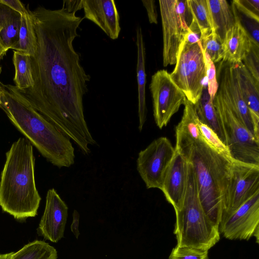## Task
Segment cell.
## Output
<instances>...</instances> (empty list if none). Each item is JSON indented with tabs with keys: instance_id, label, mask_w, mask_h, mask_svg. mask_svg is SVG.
<instances>
[{
	"instance_id": "cell-6",
	"label": "cell",
	"mask_w": 259,
	"mask_h": 259,
	"mask_svg": "<svg viewBox=\"0 0 259 259\" xmlns=\"http://www.w3.org/2000/svg\"><path fill=\"white\" fill-rule=\"evenodd\" d=\"M231 157L259 165V142L247 130L219 90L212 101Z\"/></svg>"
},
{
	"instance_id": "cell-16",
	"label": "cell",
	"mask_w": 259,
	"mask_h": 259,
	"mask_svg": "<svg viewBox=\"0 0 259 259\" xmlns=\"http://www.w3.org/2000/svg\"><path fill=\"white\" fill-rule=\"evenodd\" d=\"M231 6L235 15V22L227 31L224 38V56L222 61L237 63L242 61L250 51L252 45L256 42L242 25L234 5L232 4Z\"/></svg>"
},
{
	"instance_id": "cell-21",
	"label": "cell",
	"mask_w": 259,
	"mask_h": 259,
	"mask_svg": "<svg viewBox=\"0 0 259 259\" xmlns=\"http://www.w3.org/2000/svg\"><path fill=\"white\" fill-rule=\"evenodd\" d=\"M21 21L19 13L0 3V41L7 50L18 40Z\"/></svg>"
},
{
	"instance_id": "cell-32",
	"label": "cell",
	"mask_w": 259,
	"mask_h": 259,
	"mask_svg": "<svg viewBox=\"0 0 259 259\" xmlns=\"http://www.w3.org/2000/svg\"><path fill=\"white\" fill-rule=\"evenodd\" d=\"M242 62L256 81L259 83V44L254 43L252 45L250 51Z\"/></svg>"
},
{
	"instance_id": "cell-10",
	"label": "cell",
	"mask_w": 259,
	"mask_h": 259,
	"mask_svg": "<svg viewBox=\"0 0 259 259\" xmlns=\"http://www.w3.org/2000/svg\"><path fill=\"white\" fill-rule=\"evenodd\" d=\"M259 192V165L232 159L222 219Z\"/></svg>"
},
{
	"instance_id": "cell-36",
	"label": "cell",
	"mask_w": 259,
	"mask_h": 259,
	"mask_svg": "<svg viewBox=\"0 0 259 259\" xmlns=\"http://www.w3.org/2000/svg\"><path fill=\"white\" fill-rule=\"evenodd\" d=\"M63 5L70 10L77 12L82 9V0L64 1Z\"/></svg>"
},
{
	"instance_id": "cell-2",
	"label": "cell",
	"mask_w": 259,
	"mask_h": 259,
	"mask_svg": "<svg viewBox=\"0 0 259 259\" xmlns=\"http://www.w3.org/2000/svg\"><path fill=\"white\" fill-rule=\"evenodd\" d=\"M0 108L46 159L59 168L75 161L70 139L33 108L15 86L0 82Z\"/></svg>"
},
{
	"instance_id": "cell-5",
	"label": "cell",
	"mask_w": 259,
	"mask_h": 259,
	"mask_svg": "<svg viewBox=\"0 0 259 259\" xmlns=\"http://www.w3.org/2000/svg\"><path fill=\"white\" fill-rule=\"evenodd\" d=\"M175 212L174 233L177 246L208 250L220 240L219 227L210 221L202 208L194 170L188 162L184 198L181 207Z\"/></svg>"
},
{
	"instance_id": "cell-19",
	"label": "cell",
	"mask_w": 259,
	"mask_h": 259,
	"mask_svg": "<svg viewBox=\"0 0 259 259\" xmlns=\"http://www.w3.org/2000/svg\"><path fill=\"white\" fill-rule=\"evenodd\" d=\"M136 45L137 47V79L138 92L139 130L141 132L146 120L147 110L145 96L146 50L142 30L139 25L136 29Z\"/></svg>"
},
{
	"instance_id": "cell-7",
	"label": "cell",
	"mask_w": 259,
	"mask_h": 259,
	"mask_svg": "<svg viewBox=\"0 0 259 259\" xmlns=\"http://www.w3.org/2000/svg\"><path fill=\"white\" fill-rule=\"evenodd\" d=\"M169 74L187 100L195 104L201 96L206 78V68L200 41L189 45L183 41L176 66Z\"/></svg>"
},
{
	"instance_id": "cell-26",
	"label": "cell",
	"mask_w": 259,
	"mask_h": 259,
	"mask_svg": "<svg viewBox=\"0 0 259 259\" xmlns=\"http://www.w3.org/2000/svg\"><path fill=\"white\" fill-rule=\"evenodd\" d=\"M192 20L198 25L200 32V40L213 32L206 0H187Z\"/></svg>"
},
{
	"instance_id": "cell-30",
	"label": "cell",
	"mask_w": 259,
	"mask_h": 259,
	"mask_svg": "<svg viewBox=\"0 0 259 259\" xmlns=\"http://www.w3.org/2000/svg\"><path fill=\"white\" fill-rule=\"evenodd\" d=\"M232 4L239 14L259 22L258 0H235Z\"/></svg>"
},
{
	"instance_id": "cell-13",
	"label": "cell",
	"mask_w": 259,
	"mask_h": 259,
	"mask_svg": "<svg viewBox=\"0 0 259 259\" xmlns=\"http://www.w3.org/2000/svg\"><path fill=\"white\" fill-rule=\"evenodd\" d=\"M68 208L54 189H49L46 198V205L38 230L42 236L57 243L64 236Z\"/></svg>"
},
{
	"instance_id": "cell-8",
	"label": "cell",
	"mask_w": 259,
	"mask_h": 259,
	"mask_svg": "<svg viewBox=\"0 0 259 259\" xmlns=\"http://www.w3.org/2000/svg\"><path fill=\"white\" fill-rule=\"evenodd\" d=\"M163 32V65L176 63L180 47L192 20L187 0L159 1Z\"/></svg>"
},
{
	"instance_id": "cell-4",
	"label": "cell",
	"mask_w": 259,
	"mask_h": 259,
	"mask_svg": "<svg viewBox=\"0 0 259 259\" xmlns=\"http://www.w3.org/2000/svg\"><path fill=\"white\" fill-rule=\"evenodd\" d=\"M232 159L213 150L201 136L193 146L187 160L194 170L202 208L219 227Z\"/></svg>"
},
{
	"instance_id": "cell-25",
	"label": "cell",
	"mask_w": 259,
	"mask_h": 259,
	"mask_svg": "<svg viewBox=\"0 0 259 259\" xmlns=\"http://www.w3.org/2000/svg\"><path fill=\"white\" fill-rule=\"evenodd\" d=\"M55 248L44 241L36 240L14 252L11 259H57Z\"/></svg>"
},
{
	"instance_id": "cell-35",
	"label": "cell",
	"mask_w": 259,
	"mask_h": 259,
	"mask_svg": "<svg viewBox=\"0 0 259 259\" xmlns=\"http://www.w3.org/2000/svg\"><path fill=\"white\" fill-rule=\"evenodd\" d=\"M73 221L71 225V230L76 238H78L80 233L79 231V214L76 210L73 212Z\"/></svg>"
},
{
	"instance_id": "cell-3",
	"label": "cell",
	"mask_w": 259,
	"mask_h": 259,
	"mask_svg": "<svg viewBox=\"0 0 259 259\" xmlns=\"http://www.w3.org/2000/svg\"><path fill=\"white\" fill-rule=\"evenodd\" d=\"M6 156L0 178V206L17 220L34 217L41 197L35 181L32 145L27 138H20Z\"/></svg>"
},
{
	"instance_id": "cell-14",
	"label": "cell",
	"mask_w": 259,
	"mask_h": 259,
	"mask_svg": "<svg viewBox=\"0 0 259 259\" xmlns=\"http://www.w3.org/2000/svg\"><path fill=\"white\" fill-rule=\"evenodd\" d=\"M83 19L99 27L110 38L117 39L121 28L119 15L113 0H82Z\"/></svg>"
},
{
	"instance_id": "cell-24",
	"label": "cell",
	"mask_w": 259,
	"mask_h": 259,
	"mask_svg": "<svg viewBox=\"0 0 259 259\" xmlns=\"http://www.w3.org/2000/svg\"><path fill=\"white\" fill-rule=\"evenodd\" d=\"M13 62L15 70L14 81L16 88L24 91L32 88L34 81L30 56L14 51Z\"/></svg>"
},
{
	"instance_id": "cell-17",
	"label": "cell",
	"mask_w": 259,
	"mask_h": 259,
	"mask_svg": "<svg viewBox=\"0 0 259 259\" xmlns=\"http://www.w3.org/2000/svg\"><path fill=\"white\" fill-rule=\"evenodd\" d=\"M184 105L183 116L176 128L175 149L187 161L193 146L201 136L195 104L186 99Z\"/></svg>"
},
{
	"instance_id": "cell-33",
	"label": "cell",
	"mask_w": 259,
	"mask_h": 259,
	"mask_svg": "<svg viewBox=\"0 0 259 259\" xmlns=\"http://www.w3.org/2000/svg\"><path fill=\"white\" fill-rule=\"evenodd\" d=\"M142 2L147 11L149 22L157 24V13L155 1L142 0Z\"/></svg>"
},
{
	"instance_id": "cell-39",
	"label": "cell",
	"mask_w": 259,
	"mask_h": 259,
	"mask_svg": "<svg viewBox=\"0 0 259 259\" xmlns=\"http://www.w3.org/2000/svg\"><path fill=\"white\" fill-rule=\"evenodd\" d=\"M0 103H1V96H0Z\"/></svg>"
},
{
	"instance_id": "cell-29",
	"label": "cell",
	"mask_w": 259,
	"mask_h": 259,
	"mask_svg": "<svg viewBox=\"0 0 259 259\" xmlns=\"http://www.w3.org/2000/svg\"><path fill=\"white\" fill-rule=\"evenodd\" d=\"M168 259H209L208 250L176 245L172 249Z\"/></svg>"
},
{
	"instance_id": "cell-15",
	"label": "cell",
	"mask_w": 259,
	"mask_h": 259,
	"mask_svg": "<svg viewBox=\"0 0 259 259\" xmlns=\"http://www.w3.org/2000/svg\"><path fill=\"white\" fill-rule=\"evenodd\" d=\"M188 179V162L176 151L164 177L161 190L175 210L183 203Z\"/></svg>"
},
{
	"instance_id": "cell-12",
	"label": "cell",
	"mask_w": 259,
	"mask_h": 259,
	"mask_svg": "<svg viewBox=\"0 0 259 259\" xmlns=\"http://www.w3.org/2000/svg\"><path fill=\"white\" fill-rule=\"evenodd\" d=\"M220 233L230 240H248L252 236L259 243V192L234 211L223 217Z\"/></svg>"
},
{
	"instance_id": "cell-22",
	"label": "cell",
	"mask_w": 259,
	"mask_h": 259,
	"mask_svg": "<svg viewBox=\"0 0 259 259\" xmlns=\"http://www.w3.org/2000/svg\"><path fill=\"white\" fill-rule=\"evenodd\" d=\"M195 106L199 120L211 128L226 145L225 137L208 93L206 83H204L201 96Z\"/></svg>"
},
{
	"instance_id": "cell-34",
	"label": "cell",
	"mask_w": 259,
	"mask_h": 259,
	"mask_svg": "<svg viewBox=\"0 0 259 259\" xmlns=\"http://www.w3.org/2000/svg\"><path fill=\"white\" fill-rule=\"evenodd\" d=\"M0 3L7 5L19 13L21 16H26L29 14V10H27L20 1L0 0Z\"/></svg>"
},
{
	"instance_id": "cell-37",
	"label": "cell",
	"mask_w": 259,
	"mask_h": 259,
	"mask_svg": "<svg viewBox=\"0 0 259 259\" xmlns=\"http://www.w3.org/2000/svg\"><path fill=\"white\" fill-rule=\"evenodd\" d=\"M8 50L5 48V47L2 45L0 41V61L3 56L6 53ZM1 70V68H0ZM1 72V70H0Z\"/></svg>"
},
{
	"instance_id": "cell-27",
	"label": "cell",
	"mask_w": 259,
	"mask_h": 259,
	"mask_svg": "<svg viewBox=\"0 0 259 259\" xmlns=\"http://www.w3.org/2000/svg\"><path fill=\"white\" fill-rule=\"evenodd\" d=\"M202 50L214 63L223 59V40L215 32H212L200 40Z\"/></svg>"
},
{
	"instance_id": "cell-20",
	"label": "cell",
	"mask_w": 259,
	"mask_h": 259,
	"mask_svg": "<svg viewBox=\"0 0 259 259\" xmlns=\"http://www.w3.org/2000/svg\"><path fill=\"white\" fill-rule=\"evenodd\" d=\"M213 32L223 40L227 31L235 22L232 7L225 0H206Z\"/></svg>"
},
{
	"instance_id": "cell-9",
	"label": "cell",
	"mask_w": 259,
	"mask_h": 259,
	"mask_svg": "<svg viewBox=\"0 0 259 259\" xmlns=\"http://www.w3.org/2000/svg\"><path fill=\"white\" fill-rule=\"evenodd\" d=\"M175 153V148L164 137L154 140L139 153L137 169L147 189H161L164 175Z\"/></svg>"
},
{
	"instance_id": "cell-28",
	"label": "cell",
	"mask_w": 259,
	"mask_h": 259,
	"mask_svg": "<svg viewBox=\"0 0 259 259\" xmlns=\"http://www.w3.org/2000/svg\"><path fill=\"white\" fill-rule=\"evenodd\" d=\"M198 127L202 137L213 150L220 154L231 157L228 148L211 128L200 120Z\"/></svg>"
},
{
	"instance_id": "cell-23",
	"label": "cell",
	"mask_w": 259,
	"mask_h": 259,
	"mask_svg": "<svg viewBox=\"0 0 259 259\" xmlns=\"http://www.w3.org/2000/svg\"><path fill=\"white\" fill-rule=\"evenodd\" d=\"M36 46V36L32 18L29 13L28 15L21 16L18 38L11 49L32 57Z\"/></svg>"
},
{
	"instance_id": "cell-1",
	"label": "cell",
	"mask_w": 259,
	"mask_h": 259,
	"mask_svg": "<svg viewBox=\"0 0 259 259\" xmlns=\"http://www.w3.org/2000/svg\"><path fill=\"white\" fill-rule=\"evenodd\" d=\"M37 46L30 57L34 85L18 91L30 105L72 140L83 154L96 142L85 119L83 98L91 76L81 66L73 42L83 17L63 5L29 10Z\"/></svg>"
},
{
	"instance_id": "cell-11",
	"label": "cell",
	"mask_w": 259,
	"mask_h": 259,
	"mask_svg": "<svg viewBox=\"0 0 259 259\" xmlns=\"http://www.w3.org/2000/svg\"><path fill=\"white\" fill-rule=\"evenodd\" d=\"M153 103L154 120L162 129L186 100L184 93L177 87L165 70H159L151 77L149 85Z\"/></svg>"
},
{
	"instance_id": "cell-18",
	"label": "cell",
	"mask_w": 259,
	"mask_h": 259,
	"mask_svg": "<svg viewBox=\"0 0 259 259\" xmlns=\"http://www.w3.org/2000/svg\"><path fill=\"white\" fill-rule=\"evenodd\" d=\"M235 64L241 94L252 121L254 136L259 142V83L242 62Z\"/></svg>"
},
{
	"instance_id": "cell-31",
	"label": "cell",
	"mask_w": 259,
	"mask_h": 259,
	"mask_svg": "<svg viewBox=\"0 0 259 259\" xmlns=\"http://www.w3.org/2000/svg\"><path fill=\"white\" fill-rule=\"evenodd\" d=\"M201 48L206 68L208 92L211 100L213 101L219 87L216 76V68L214 63L210 60L208 55L202 50L201 46Z\"/></svg>"
},
{
	"instance_id": "cell-38",
	"label": "cell",
	"mask_w": 259,
	"mask_h": 259,
	"mask_svg": "<svg viewBox=\"0 0 259 259\" xmlns=\"http://www.w3.org/2000/svg\"><path fill=\"white\" fill-rule=\"evenodd\" d=\"M14 252H11L5 254H0V259H11Z\"/></svg>"
}]
</instances>
